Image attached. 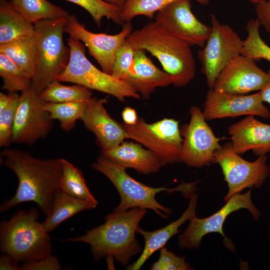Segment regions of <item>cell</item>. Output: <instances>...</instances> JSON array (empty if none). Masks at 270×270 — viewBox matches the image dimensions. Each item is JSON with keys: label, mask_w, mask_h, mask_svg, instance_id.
Returning a JSON list of instances; mask_svg holds the SVG:
<instances>
[{"label": "cell", "mask_w": 270, "mask_h": 270, "mask_svg": "<svg viewBox=\"0 0 270 270\" xmlns=\"http://www.w3.org/2000/svg\"><path fill=\"white\" fill-rule=\"evenodd\" d=\"M190 114L189 123L180 130L184 137L180 162L190 167L202 168L214 162V154L222 146L198 107L192 106Z\"/></svg>", "instance_id": "obj_11"}, {"label": "cell", "mask_w": 270, "mask_h": 270, "mask_svg": "<svg viewBox=\"0 0 270 270\" xmlns=\"http://www.w3.org/2000/svg\"><path fill=\"white\" fill-rule=\"evenodd\" d=\"M191 8V0H176L158 10L154 22L190 46L203 48L211 26L200 22Z\"/></svg>", "instance_id": "obj_15"}, {"label": "cell", "mask_w": 270, "mask_h": 270, "mask_svg": "<svg viewBox=\"0 0 270 270\" xmlns=\"http://www.w3.org/2000/svg\"><path fill=\"white\" fill-rule=\"evenodd\" d=\"M122 126L128 138L146 146L159 159L162 166L180 162L183 138L178 122L164 118L152 124L138 118L133 125Z\"/></svg>", "instance_id": "obj_8"}, {"label": "cell", "mask_w": 270, "mask_h": 270, "mask_svg": "<svg viewBox=\"0 0 270 270\" xmlns=\"http://www.w3.org/2000/svg\"><path fill=\"white\" fill-rule=\"evenodd\" d=\"M34 208L19 210L0 224V250L19 262L39 260L52 253L51 238Z\"/></svg>", "instance_id": "obj_4"}, {"label": "cell", "mask_w": 270, "mask_h": 270, "mask_svg": "<svg viewBox=\"0 0 270 270\" xmlns=\"http://www.w3.org/2000/svg\"><path fill=\"white\" fill-rule=\"evenodd\" d=\"M101 156L125 168H132L144 174L159 172L162 166L158 157L148 149L133 142H122L106 150Z\"/></svg>", "instance_id": "obj_21"}, {"label": "cell", "mask_w": 270, "mask_h": 270, "mask_svg": "<svg viewBox=\"0 0 270 270\" xmlns=\"http://www.w3.org/2000/svg\"><path fill=\"white\" fill-rule=\"evenodd\" d=\"M98 204L82 200L60 192L56 197L49 213L42 222L50 232L60 224L76 214L95 208Z\"/></svg>", "instance_id": "obj_23"}, {"label": "cell", "mask_w": 270, "mask_h": 270, "mask_svg": "<svg viewBox=\"0 0 270 270\" xmlns=\"http://www.w3.org/2000/svg\"><path fill=\"white\" fill-rule=\"evenodd\" d=\"M233 150L238 154L252 150L257 156L270 152V124L247 116L228 129Z\"/></svg>", "instance_id": "obj_19"}, {"label": "cell", "mask_w": 270, "mask_h": 270, "mask_svg": "<svg viewBox=\"0 0 270 270\" xmlns=\"http://www.w3.org/2000/svg\"><path fill=\"white\" fill-rule=\"evenodd\" d=\"M88 101L60 103L44 102L43 107L52 120L60 122L62 130L69 132L74 128L77 120H80Z\"/></svg>", "instance_id": "obj_28"}, {"label": "cell", "mask_w": 270, "mask_h": 270, "mask_svg": "<svg viewBox=\"0 0 270 270\" xmlns=\"http://www.w3.org/2000/svg\"><path fill=\"white\" fill-rule=\"evenodd\" d=\"M19 96L16 92L14 93L9 105L0 113V147H7L12 143V129Z\"/></svg>", "instance_id": "obj_35"}, {"label": "cell", "mask_w": 270, "mask_h": 270, "mask_svg": "<svg viewBox=\"0 0 270 270\" xmlns=\"http://www.w3.org/2000/svg\"><path fill=\"white\" fill-rule=\"evenodd\" d=\"M107 102L106 98L92 97L80 118L94 134L102 150L114 148L128 138L122 124L113 119L104 108Z\"/></svg>", "instance_id": "obj_18"}, {"label": "cell", "mask_w": 270, "mask_h": 270, "mask_svg": "<svg viewBox=\"0 0 270 270\" xmlns=\"http://www.w3.org/2000/svg\"><path fill=\"white\" fill-rule=\"evenodd\" d=\"M14 93H9L8 94H6L3 92L0 93V113L9 105L14 97Z\"/></svg>", "instance_id": "obj_42"}, {"label": "cell", "mask_w": 270, "mask_h": 270, "mask_svg": "<svg viewBox=\"0 0 270 270\" xmlns=\"http://www.w3.org/2000/svg\"><path fill=\"white\" fill-rule=\"evenodd\" d=\"M126 82L145 98L156 88L172 84L169 74L158 68L143 50H135L133 66Z\"/></svg>", "instance_id": "obj_22"}, {"label": "cell", "mask_w": 270, "mask_h": 270, "mask_svg": "<svg viewBox=\"0 0 270 270\" xmlns=\"http://www.w3.org/2000/svg\"><path fill=\"white\" fill-rule=\"evenodd\" d=\"M189 196L190 200L187 209L176 220L154 231H146L140 226L138 227L136 232L140 234L144 238V248L138 258L128 265L126 270H140L154 252L163 248L172 237L179 232L178 228L186 220H190L196 216V210L198 196L192 192Z\"/></svg>", "instance_id": "obj_20"}, {"label": "cell", "mask_w": 270, "mask_h": 270, "mask_svg": "<svg viewBox=\"0 0 270 270\" xmlns=\"http://www.w3.org/2000/svg\"><path fill=\"white\" fill-rule=\"evenodd\" d=\"M67 42L70 51V60L56 80L112 95L122 102L126 98H140V94L126 82L118 80L96 67L86 56L85 46L80 41L70 36Z\"/></svg>", "instance_id": "obj_7"}, {"label": "cell", "mask_w": 270, "mask_h": 270, "mask_svg": "<svg viewBox=\"0 0 270 270\" xmlns=\"http://www.w3.org/2000/svg\"><path fill=\"white\" fill-rule=\"evenodd\" d=\"M126 40L134 50L150 52L160 62L176 87L188 84L196 74L190 46L155 22L132 32Z\"/></svg>", "instance_id": "obj_3"}, {"label": "cell", "mask_w": 270, "mask_h": 270, "mask_svg": "<svg viewBox=\"0 0 270 270\" xmlns=\"http://www.w3.org/2000/svg\"><path fill=\"white\" fill-rule=\"evenodd\" d=\"M0 76L3 80L2 88L15 93L31 88L32 78L7 56L0 53Z\"/></svg>", "instance_id": "obj_30"}, {"label": "cell", "mask_w": 270, "mask_h": 270, "mask_svg": "<svg viewBox=\"0 0 270 270\" xmlns=\"http://www.w3.org/2000/svg\"><path fill=\"white\" fill-rule=\"evenodd\" d=\"M130 22H125L122 30L114 35L94 33L88 30L76 16L67 18L64 32L84 44L90 55L94 58L102 70L111 74L116 53L132 32Z\"/></svg>", "instance_id": "obj_14"}, {"label": "cell", "mask_w": 270, "mask_h": 270, "mask_svg": "<svg viewBox=\"0 0 270 270\" xmlns=\"http://www.w3.org/2000/svg\"><path fill=\"white\" fill-rule=\"evenodd\" d=\"M109 3L116 5L118 6H122L126 0H104Z\"/></svg>", "instance_id": "obj_43"}, {"label": "cell", "mask_w": 270, "mask_h": 270, "mask_svg": "<svg viewBox=\"0 0 270 270\" xmlns=\"http://www.w3.org/2000/svg\"><path fill=\"white\" fill-rule=\"evenodd\" d=\"M44 102L31 88L22 92L14 117L12 142L31 146L52 130L53 120L44 108Z\"/></svg>", "instance_id": "obj_12"}, {"label": "cell", "mask_w": 270, "mask_h": 270, "mask_svg": "<svg viewBox=\"0 0 270 270\" xmlns=\"http://www.w3.org/2000/svg\"><path fill=\"white\" fill-rule=\"evenodd\" d=\"M257 19L250 20L246 24L247 37L243 41L241 54L254 60L264 59L270 62V46L262 39Z\"/></svg>", "instance_id": "obj_32"}, {"label": "cell", "mask_w": 270, "mask_h": 270, "mask_svg": "<svg viewBox=\"0 0 270 270\" xmlns=\"http://www.w3.org/2000/svg\"><path fill=\"white\" fill-rule=\"evenodd\" d=\"M176 0H126L121 6V18L124 23L129 22L138 16H144L149 19L160 9ZM206 5L208 0H194Z\"/></svg>", "instance_id": "obj_31"}, {"label": "cell", "mask_w": 270, "mask_h": 270, "mask_svg": "<svg viewBox=\"0 0 270 270\" xmlns=\"http://www.w3.org/2000/svg\"><path fill=\"white\" fill-rule=\"evenodd\" d=\"M211 32L203 48L198 52L202 72L209 89H213L220 72L235 57L241 54L243 40L232 28L222 24L211 15Z\"/></svg>", "instance_id": "obj_10"}, {"label": "cell", "mask_w": 270, "mask_h": 270, "mask_svg": "<svg viewBox=\"0 0 270 270\" xmlns=\"http://www.w3.org/2000/svg\"><path fill=\"white\" fill-rule=\"evenodd\" d=\"M92 93L88 88L80 84L66 86L57 80H53L40 94L45 102L55 103L74 101H88Z\"/></svg>", "instance_id": "obj_29"}, {"label": "cell", "mask_w": 270, "mask_h": 270, "mask_svg": "<svg viewBox=\"0 0 270 270\" xmlns=\"http://www.w3.org/2000/svg\"><path fill=\"white\" fill-rule=\"evenodd\" d=\"M146 212V209L140 208L113 212L106 216L103 224L84 235L68 238L66 241L88 244L94 260L112 257L120 264L126 266L142 251L136 232Z\"/></svg>", "instance_id": "obj_2"}, {"label": "cell", "mask_w": 270, "mask_h": 270, "mask_svg": "<svg viewBox=\"0 0 270 270\" xmlns=\"http://www.w3.org/2000/svg\"><path fill=\"white\" fill-rule=\"evenodd\" d=\"M190 265L186 262L184 257L176 256L164 246L160 250V257L151 266L152 270H189Z\"/></svg>", "instance_id": "obj_36"}, {"label": "cell", "mask_w": 270, "mask_h": 270, "mask_svg": "<svg viewBox=\"0 0 270 270\" xmlns=\"http://www.w3.org/2000/svg\"><path fill=\"white\" fill-rule=\"evenodd\" d=\"M256 12L260 26L270 34V0L256 4Z\"/></svg>", "instance_id": "obj_38"}, {"label": "cell", "mask_w": 270, "mask_h": 270, "mask_svg": "<svg viewBox=\"0 0 270 270\" xmlns=\"http://www.w3.org/2000/svg\"><path fill=\"white\" fill-rule=\"evenodd\" d=\"M134 53L135 50L126 40L116 53L111 75L126 82L133 66Z\"/></svg>", "instance_id": "obj_34"}, {"label": "cell", "mask_w": 270, "mask_h": 270, "mask_svg": "<svg viewBox=\"0 0 270 270\" xmlns=\"http://www.w3.org/2000/svg\"><path fill=\"white\" fill-rule=\"evenodd\" d=\"M61 266L58 258L52 254L39 260L24 262L20 270H60Z\"/></svg>", "instance_id": "obj_37"}, {"label": "cell", "mask_w": 270, "mask_h": 270, "mask_svg": "<svg viewBox=\"0 0 270 270\" xmlns=\"http://www.w3.org/2000/svg\"><path fill=\"white\" fill-rule=\"evenodd\" d=\"M67 18L43 20L34 24L38 54L31 88L39 95L66 67L70 58L69 46L63 33Z\"/></svg>", "instance_id": "obj_6"}, {"label": "cell", "mask_w": 270, "mask_h": 270, "mask_svg": "<svg viewBox=\"0 0 270 270\" xmlns=\"http://www.w3.org/2000/svg\"><path fill=\"white\" fill-rule=\"evenodd\" d=\"M214 156L228 184V190L224 198L226 202L246 188H260L270 174L266 154L258 156L254 162L247 161L233 150L230 142L217 150Z\"/></svg>", "instance_id": "obj_9"}, {"label": "cell", "mask_w": 270, "mask_h": 270, "mask_svg": "<svg viewBox=\"0 0 270 270\" xmlns=\"http://www.w3.org/2000/svg\"><path fill=\"white\" fill-rule=\"evenodd\" d=\"M0 53L7 56L32 78L38 54L36 34L0 45Z\"/></svg>", "instance_id": "obj_24"}, {"label": "cell", "mask_w": 270, "mask_h": 270, "mask_svg": "<svg viewBox=\"0 0 270 270\" xmlns=\"http://www.w3.org/2000/svg\"><path fill=\"white\" fill-rule=\"evenodd\" d=\"M9 2L26 21L33 24L43 20L68 18L70 15L48 0H10Z\"/></svg>", "instance_id": "obj_26"}, {"label": "cell", "mask_w": 270, "mask_h": 270, "mask_svg": "<svg viewBox=\"0 0 270 270\" xmlns=\"http://www.w3.org/2000/svg\"><path fill=\"white\" fill-rule=\"evenodd\" d=\"M204 105L202 112L206 120L245 115L270 118L258 92L246 95L209 89Z\"/></svg>", "instance_id": "obj_16"}, {"label": "cell", "mask_w": 270, "mask_h": 270, "mask_svg": "<svg viewBox=\"0 0 270 270\" xmlns=\"http://www.w3.org/2000/svg\"><path fill=\"white\" fill-rule=\"evenodd\" d=\"M268 72L270 74V78L258 92L262 101L270 104V69Z\"/></svg>", "instance_id": "obj_41"}, {"label": "cell", "mask_w": 270, "mask_h": 270, "mask_svg": "<svg viewBox=\"0 0 270 270\" xmlns=\"http://www.w3.org/2000/svg\"><path fill=\"white\" fill-rule=\"evenodd\" d=\"M19 262L11 255L2 253L0 257V270H20Z\"/></svg>", "instance_id": "obj_39"}, {"label": "cell", "mask_w": 270, "mask_h": 270, "mask_svg": "<svg viewBox=\"0 0 270 270\" xmlns=\"http://www.w3.org/2000/svg\"><path fill=\"white\" fill-rule=\"evenodd\" d=\"M80 6L91 16L98 26L102 18L106 17L116 24H124L121 18V7L104 0H66Z\"/></svg>", "instance_id": "obj_33"}, {"label": "cell", "mask_w": 270, "mask_h": 270, "mask_svg": "<svg viewBox=\"0 0 270 270\" xmlns=\"http://www.w3.org/2000/svg\"><path fill=\"white\" fill-rule=\"evenodd\" d=\"M242 208L248 210L254 220L260 216V211L252 202L251 190L243 194L233 195L220 210L208 218H200L196 216L190 220L188 228L178 238V246L180 248H197L202 238L212 232L220 234L228 244L230 240L224 232V223L230 214Z\"/></svg>", "instance_id": "obj_13"}, {"label": "cell", "mask_w": 270, "mask_h": 270, "mask_svg": "<svg viewBox=\"0 0 270 270\" xmlns=\"http://www.w3.org/2000/svg\"><path fill=\"white\" fill-rule=\"evenodd\" d=\"M250 1L252 3H254V4H258L264 2V1H265V0H250Z\"/></svg>", "instance_id": "obj_44"}, {"label": "cell", "mask_w": 270, "mask_h": 270, "mask_svg": "<svg viewBox=\"0 0 270 270\" xmlns=\"http://www.w3.org/2000/svg\"><path fill=\"white\" fill-rule=\"evenodd\" d=\"M34 25L26 21L6 0L0 2V45L34 34Z\"/></svg>", "instance_id": "obj_25"}, {"label": "cell", "mask_w": 270, "mask_h": 270, "mask_svg": "<svg viewBox=\"0 0 270 270\" xmlns=\"http://www.w3.org/2000/svg\"><path fill=\"white\" fill-rule=\"evenodd\" d=\"M62 192L75 198L98 204L85 182L81 171L68 160L61 158Z\"/></svg>", "instance_id": "obj_27"}, {"label": "cell", "mask_w": 270, "mask_h": 270, "mask_svg": "<svg viewBox=\"0 0 270 270\" xmlns=\"http://www.w3.org/2000/svg\"><path fill=\"white\" fill-rule=\"evenodd\" d=\"M0 156L2 164L16 174L18 186L14 196L0 205V212L20 203L32 202L47 215L62 191L61 158L40 159L28 152L12 148L4 150Z\"/></svg>", "instance_id": "obj_1"}, {"label": "cell", "mask_w": 270, "mask_h": 270, "mask_svg": "<svg viewBox=\"0 0 270 270\" xmlns=\"http://www.w3.org/2000/svg\"><path fill=\"white\" fill-rule=\"evenodd\" d=\"M270 78L256 60L239 55L226 64L218 76L214 88L234 94H245L260 90Z\"/></svg>", "instance_id": "obj_17"}, {"label": "cell", "mask_w": 270, "mask_h": 270, "mask_svg": "<svg viewBox=\"0 0 270 270\" xmlns=\"http://www.w3.org/2000/svg\"><path fill=\"white\" fill-rule=\"evenodd\" d=\"M92 166L112 182L120 196V203L113 212H125L132 208H140L152 210L160 216L168 218V215L170 214L172 210L159 203L156 198V194L162 191L180 190L185 196L194 190L192 182L184 183L170 189L148 186L129 176L124 167L101 156L93 163Z\"/></svg>", "instance_id": "obj_5"}, {"label": "cell", "mask_w": 270, "mask_h": 270, "mask_svg": "<svg viewBox=\"0 0 270 270\" xmlns=\"http://www.w3.org/2000/svg\"><path fill=\"white\" fill-rule=\"evenodd\" d=\"M122 116L124 122L128 125L134 124L138 118L135 110L130 107L125 108L122 112Z\"/></svg>", "instance_id": "obj_40"}]
</instances>
